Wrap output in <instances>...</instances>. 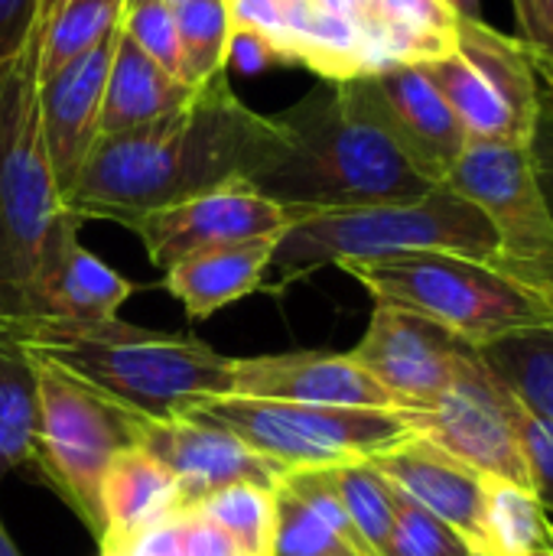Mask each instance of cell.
<instances>
[{
  "label": "cell",
  "mask_w": 553,
  "mask_h": 556,
  "mask_svg": "<svg viewBox=\"0 0 553 556\" xmlns=\"http://www.w3.org/2000/svg\"><path fill=\"white\" fill-rule=\"evenodd\" d=\"M284 147L274 114L248 108L228 72L209 78L192 98L124 134L98 137L65 208L78 222L130 225L134 218L212 192L225 182H251Z\"/></svg>",
  "instance_id": "6da1fadb"
},
{
  "label": "cell",
  "mask_w": 553,
  "mask_h": 556,
  "mask_svg": "<svg viewBox=\"0 0 553 556\" xmlns=\"http://www.w3.org/2000/svg\"><path fill=\"white\" fill-rule=\"evenodd\" d=\"M0 326L36 362L147 420L179 417L205 397L231 394L235 358L196 336L156 332L117 316L101 323L20 316Z\"/></svg>",
  "instance_id": "7a4b0ae2"
},
{
  "label": "cell",
  "mask_w": 553,
  "mask_h": 556,
  "mask_svg": "<svg viewBox=\"0 0 553 556\" xmlns=\"http://www.w3.org/2000/svg\"><path fill=\"white\" fill-rule=\"evenodd\" d=\"M284 147L251 186L297 218L420 199L427 182L398 147L362 117L336 81H319L274 114Z\"/></svg>",
  "instance_id": "3957f363"
},
{
  "label": "cell",
  "mask_w": 553,
  "mask_h": 556,
  "mask_svg": "<svg viewBox=\"0 0 553 556\" xmlns=\"http://www.w3.org/2000/svg\"><path fill=\"white\" fill-rule=\"evenodd\" d=\"M398 254H460L502 267L499 235L489 218L447 186L420 199L381 202L342 212L303 215L277 238L271 270L284 290L319 267L345 261H381Z\"/></svg>",
  "instance_id": "277c9868"
},
{
  "label": "cell",
  "mask_w": 553,
  "mask_h": 556,
  "mask_svg": "<svg viewBox=\"0 0 553 556\" xmlns=\"http://www.w3.org/2000/svg\"><path fill=\"white\" fill-rule=\"evenodd\" d=\"M78 228L39 137L33 42L0 81V319L36 316L42 267L55 244Z\"/></svg>",
  "instance_id": "5b68a950"
},
{
  "label": "cell",
  "mask_w": 553,
  "mask_h": 556,
  "mask_svg": "<svg viewBox=\"0 0 553 556\" xmlns=\"http://www.w3.org/2000/svg\"><path fill=\"white\" fill-rule=\"evenodd\" d=\"M339 267L359 280L375 303L411 309L473 349L553 323V296L499 264L460 254H398L345 261Z\"/></svg>",
  "instance_id": "8992f818"
},
{
  "label": "cell",
  "mask_w": 553,
  "mask_h": 556,
  "mask_svg": "<svg viewBox=\"0 0 553 556\" xmlns=\"http://www.w3.org/2000/svg\"><path fill=\"white\" fill-rule=\"evenodd\" d=\"M186 414L231 430L284 472L368 463L417 437L414 410L316 407L222 394L192 404Z\"/></svg>",
  "instance_id": "52a82bcc"
},
{
  "label": "cell",
  "mask_w": 553,
  "mask_h": 556,
  "mask_svg": "<svg viewBox=\"0 0 553 556\" xmlns=\"http://www.w3.org/2000/svg\"><path fill=\"white\" fill-rule=\"evenodd\" d=\"M36 371H39V427H36V446L29 463L98 541L101 538L98 492H101L104 469L121 450L137 443L140 417L42 362H36Z\"/></svg>",
  "instance_id": "ba28073f"
},
{
  "label": "cell",
  "mask_w": 553,
  "mask_h": 556,
  "mask_svg": "<svg viewBox=\"0 0 553 556\" xmlns=\"http://www.w3.org/2000/svg\"><path fill=\"white\" fill-rule=\"evenodd\" d=\"M469 140L531 143L541 117L538 65L521 39L486 20H460L456 49L420 62Z\"/></svg>",
  "instance_id": "9c48e42d"
},
{
  "label": "cell",
  "mask_w": 553,
  "mask_h": 556,
  "mask_svg": "<svg viewBox=\"0 0 553 556\" xmlns=\"http://www.w3.org/2000/svg\"><path fill=\"white\" fill-rule=\"evenodd\" d=\"M443 186L489 218L499 235L502 270L553 296V212L531 143L469 140Z\"/></svg>",
  "instance_id": "30bf717a"
},
{
  "label": "cell",
  "mask_w": 553,
  "mask_h": 556,
  "mask_svg": "<svg viewBox=\"0 0 553 556\" xmlns=\"http://www.w3.org/2000/svg\"><path fill=\"white\" fill-rule=\"evenodd\" d=\"M515 407L518 397L508 384L466 345L447 391L427 410H414V427L486 479L531 489Z\"/></svg>",
  "instance_id": "8fae6325"
},
{
  "label": "cell",
  "mask_w": 553,
  "mask_h": 556,
  "mask_svg": "<svg viewBox=\"0 0 553 556\" xmlns=\"http://www.w3.org/2000/svg\"><path fill=\"white\" fill-rule=\"evenodd\" d=\"M231 33L257 36L280 65H303L319 81H349L381 68L362 0H225Z\"/></svg>",
  "instance_id": "7c38bea8"
},
{
  "label": "cell",
  "mask_w": 553,
  "mask_h": 556,
  "mask_svg": "<svg viewBox=\"0 0 553 556\" xmlns=\"http://www.w3.org/2000/svg\"><path fill=\"white\" fill-rule=\"evenodd\" d=\"M336 85L427 182H447L469 137L420 65H388Z\"/></svg>",
  "instance_id": "4fadbf2b"
},
{
  "label": "cell",
  "mask_w": 553,
  "mask_h": 556,
  "mask_svg": "<svg viewBox=\"0 0 553 556\" xmlns=\"http://www.w3.org/2000/svg\"><path fill=\"white\" fill-rule=\"evenodd\" d=\"M293 225V215L261 195L251 182L235 179L212 192L183 199L176 205L147 212L127 225L150 257L153 267L166 270L176 261L235 241L280 238Z\"/></svg>",
  "instance_id": "5bb4252c"
},
{
  "label": "cell",
  "mask_w": 553,
  "mask_h": 556,
  "mask_svg": "<svg viewBox=\"0 0 553 556\" xmlns=\"http://www.w3.org/2000/svg\"><path fill=\"white\" fill-rule=\"evenodd\" d=\"M466 342L450 329L388 303H375L362 342L349 352L401 410H427L453 381Z\"/></svg>",
  "instance_id": "9a60e30c"
},
{
  "label": "cell",
  "mask_w": 553,
  "mask_h": 556,
  "mask_svg": "<svg viewBox=\"0 0 553 556\" xmlns=\"http://www.w3.org/2000/svg\"><path fill=\"white\" fill-rule=\"evenodd\" d=\"M137 446H143L173 472L179 485V511L228 485H261L277 492L287 476L277 463L254 453L231 430L192 414L163 420L140 417Z\"/></svg>",
  "instance_id": "2e32d148"
},
{
  "label": "cell",
  "mask_w": 553,
  "mask_h": 556,
  "mask_svg": "<svg viewBox=\"0 0 553 556\" xmlns=\"http://www.w3.org/2000/svg\"><path fill=\"white\" fill-rule=\"evenodd\" d=\"M114 42L117 33L98 42L91 52L68 62L65 68H59L55 75L36 81L39 137L62 202L72 192L101 134V101H104L108 68L114 59Z\"/></svg>",
  "instance_id": "e0dca14e"
},
{
  "label": "cell",
  "mask_w": 553,
  "mask_h": 556,
  "mask_svg": "<svg viewBox=\"0 0 553 556\" xmlns=\"http://www.w3.org/2000/svg\"><path fill=\"white\" fill-rule=\"evenodd\" d=\"M231 394L316 407L401 410L398 401L352 355L336 352H284L235 358Z\"/></svg>",
  "instance_id": "ac0fdd59"
},
{
  "label": "cell",
  "mask_w": 553,
  "mask_h": 556,
  "mask_svg": "<svg viewBox=\"0 0 553 556\" xmlns=\"http://www.w3.org/2000/svg\"><path fill=\"white\" fill-rule=\"evenodd\" d=\"M404 498L440 518L447 528H453L469 554L479 541L482 508H486V485L489 479L456 459L453 453L440 450L427 437H411L401 446L368 459Z\"/></svg>",
  "instance_id": "d6986e66"
},
{
  "label": "cell",
  "mask_w": 553,
  "mask_h": 556,
  "mask_svg": "<svg viewBox=\"0 0 553 556\" xmlns=\"http://www.w3.org/2000/svg\"><path fill=\"white\" fill-rule=\"evenodd\" d=\"M101 551H117L147 534L150 528L179 515V485L173 472L143 446L121 450L104 469L101 492Z\"/></svg>",
  "instance_id": "ffe728a7"
},
{
  "label": "cell",
  "mask_w": 553,
  "mask_h": 556,
  "mask_svg": "<svg viewBox=\"0 0 553 556\" xmlns=\"http://www.w3.org/2000/svg\"><path fill=\"white\" fill-rule=\"evenodd\" d=\"M277 238H254L196 251L173 267H166L163 283L169 296L179 300L192 323L209 319L212 313L264 290V277L271 274Z\"/></svg>",
  "instance_id": "44dd1931"
},
{
  "label": "cell",
  "mask_w": 553,
  "mask_h": 556,
  "mask_svg": "<svg viewBox=\"0 0 553 556\" xmlns=\"http://www.w3.org/2000/svg\"><path fill=\"white\" fill-rule=\"evenodd\" d=\"M134 293V283L95 257L78 231L65 235L49 254L39 287H36V316H55L72 323H101L114 319L117 309Z\"/></svg>",
  "instance_id": "7402d4cb"
},
{
  "label": "cell",
  "mask_w": 553,
  "mask_h": 556,
  "mask_svg": "<svg viewBox=\"0 0 553 556\" xmlns=\"http://www.w3.org/2000/svg\"><path fill=\"white\" fill-rule=\"evenodd\" d=\"M192 91L196 88H189L183 78L166 72L124 29H117L114 59L108 68V85H104V101H101V134L98 137L143 127V124L183 108L192 98Z\"/></svg>",
  "instance_id": "603a6c76"
},
{
  "label": "cell",
  "mask_w": 553,
  "mask_h": 556,
  "mask_svg": "<svg viewBox=\"0 0 553 556\" xmlns=\"http://www.w3.org/2000/svg\"><path fill=\"white\" fill-rule=\"evenodd\" d=\"M121 13L124 0H46L36 33V81L114 36Z\"/></svg>",
  "instance_id": "cb8c5ba5"
},
{
  "label": "cell",
  "mask_w": 553,
  "mask_h": 556,
  "mask_svg": "<svg viewBox=\"0 0 553 556\" xmlns=\"http://www.w3.org/2000/svg\"><path fill=\"white\" fill-rule=\"evenodd\" d=\"M39 427V371L0 326V482L33 459Z\"/></svg>",
  "instance_id": "d4e9b609"
},
{
  "label": "cell",
  "mask_w": 553,
  "mask_h": 556,
  "mask_svg": "<svg viewBox=\"0 0 553 556\" xmlns=\"http://www.w3.org/2000/svg\"><path fill=\"white\" fill-rule=\"evenodd\" d=\"M553 551V525L531 489L489 479L476 556H531Z\"/></svg>",
  "instance_id": "484cf974"
},
{
  "label": "cell",
  "mask_w": 553,
  "mask_h": 556,
  "mask_svg": "<svg viewBox=\"0 0 553 556\" xmlns=\"http://www.w3.org/2000/svg\"><path fill=\"white\" fill-rule=\"evenodd\" d=\"M476 352L528 410L553 424V323L512 332Z\"/></svg>",
  "instance_id": "4316f807"
},
{
  "label": "cell",
  "mask_w": 553,
  "mask_h": 556,
  "mask_svg": "<svg viewBox=\"0 0 553 556\" xmlns=\"http://www.w3.org/2000/svg\"><path fill=\"white\" fill-rule=\"evenodd\" d=\"M209 525H215L238 556H274L277 547V492L261 485H228L192 508Z\"/></svg>",
  "instance_id": "83f0119b"
},
{
  "label": "cell",
  "mask_w": 553,
  "mask_h": 556,
  "mask_svg": "<svg viewBox=\"0 0 553 556\" xmlns=\"http://www.w3.org/2000/svg\"><path fill=\"white\" fill-rule=\"evenodd\" d=\"M336 498L342 502L359 541L372 556H388L394 531V485L372 463H349L323 469Z\"/></svg>",
  "instance_id": "f1b7e54d"
},
{
  "label": "cell",
  "mask_w": 553,
  "mask_h": 556,
  "mask_svg": "<svg viewBox=\"0 0 553 556\" xmlns=\"http://www.w3.org/2000/svg\"><path fill=\"white\" fill-rule=\"evenodd\" d=\"M173 16H176L186 85L202 88L209 78L225 72L228 42H231L228 3L225 0H176Z\"/></svg>",
  "instance_id": "f546056e"
},
{
  "label": "cell",
  "mask_w": 553,
  "mask_h": 556,
  "mask_svg": "<svg viewBox=\"0 0 553 556\" xmlns=\"http://www.w3.org/2000/svg\"><path fill=\"white\" fill-rule=\"evenodd\" d=\"M274 556H365L332 525H326L297 495L277 489V547Z\"/></svg>",
  "instance_id": "4dcf8cb0"
},
{
  "label": "cell",
  "mask_w": 553,
  "mask_h": 556,
  "mask_svg": "<svg viewBox=\"0 0 553 556\" xmlns=\"http://www.w3.org/2000/svg\"><path fill=\"white\" fill-rule=\"evenodd\" d=\"M121 29L166 72L186 81L183 75V52L176 36V16L169 0H124ZM192 88V85H189Z\"/></svg>",
  "instance_id": "1f68e13d"
},
{
  "label": "cell",
  "mask_w": 553,
  "mask_h": 556,
  "mask_svg": "<svg viewBox=\"0 0 553 556\" xmlns=\"http://www.w3.org/2000/svg\"><path fill=\"white\" fill-rule=\"evenodd\" d=\"M388 556H469V547L453 528L398 492Z\"/></svg>",
  "instance_id": "d6a6232c"
},
{
  "label": "cell",
  "mask_w": 553,
  "mask_h": 556,
  "mask_svg": "<svg viewBox=\"0 0 553 556\" xmlns=\"http://www.w3.org/2000/svg\"><path fill=\"white\" fill-rule=\"evenodd\" d=\"M518 420V437H521V453L528 466V482L544 511H553V424L528 410L521 401L515 407Z\"/></svg>",
  "instance_id": "836d02e7"
},
{
  "label": "cell",
  "mask_w": 553,
  "mask_h": 556,
  "mask_svg": "<svg viewBox=\"0 0 553 556\" xmlns=\"http://www.w3.org/2000/svg\"><path fill=\"white\" fill-rule=\"evenodd\" d=\"M42 0H0V81L36 42Z\"/></svg>",
  "instance_id": "e575fe53"
},
{
  "label": "cell",
  "mask_w": 553,
  "mask_h": 556,
  "mask_svg": "<svg viewBox=\"0 0 553 556\" xmlns=\"http://www.w3.org/2000/svg\"><path fill=\"white\" fill-rule=\"evenodd\" d=\"M521 42L538 65L553 68V0H512Z\"/></svg>",
  "instance_id": "d590c367"
},
{
  "label": "cell",
  "mask_w": 553,
  "mask_h": 556,
  "mask_svg": "<svg viewBox=\"0 0 553 556\" xmlns=\"http://www.w3.org/2000/svg\"><path fill=\"white\" fill-rule=\"evenodd\" d=\"M176 531H179L183 556H238L231 541L196 511H179Z\"/></svg>",
  "instance_id": "8d00e7d4"
},
{
  "label": "cell",
  "mask_w": 553,
  "mask_h": 556,
  "mask_svg": "<svg viewBox=\"0 0 553 556\" xmlns=\"http://www.w3.org/2000/svg\"><path fill=\"white\" fill-rule=\"evenodd\" d=\"M453 16L460 20H486L482 16V0H440Z\"/></svg>",
  "instance_id": "74e56055"
},
{
  "label": "cell",
  "mask_w": 553,
  "mask_h": 556,
  "mask_svg": "<svg viewBox=\"0 0 553 556\" xmlns=\"http://www.w3.org/2000/svg\"><path fill=\"white\" fill-rule=\"evenodd\" d=\"M0 556H23L20 551H16V544H13L10 531L3 528V518H0Z\"/></svg>",
  "instance_id": "f35d334b"
},
{
  "label": "cell",
  "mask_w": 553,
  "mask_h": 556,
  "mask_svg": "<svg viewBox=\"0 0 553 556\" xmlns=\"http://www.w3.org/2000/svg\"><path fill=\"white\" fill-rule=\"evenodd\" d=\"M101 556H130L127 551H101Z\"/></svg>",
  "instance_id": "ab89813d"
},
{
  "label": "cell",
  "mask_w": 553,
  "mask_h": 556,
  "mask_svg": "<svg viewBox=\"0 0 553 556\" xmlns=\"http://www.w3.org/2000/svg\"><path fill=\"white\" fill-rule=\"evenodd\" d=\"M531 556H553V551H538V554H531Z\"/></svg>",
  "instance_id": "60d3db41"
},
{
  "label": "cell",
  "mask_w": 553,
  "mask_h": 556,
  "mask_svg": "<svg viewBox=\"0 0 553 556\" xmlns=\"http://www.w3.org/2000/svg\"><path fill=\"white\" fill-rule=\"evenodd\" d=\"M169 3H176V0H169Z\"/></svg>",
  "instance_id": "b9f144b4"
},
{
  "label": "cell",
  "mask_w": 553,
  "mask_h": 556,
  "mask_svg": "<svg viewBox=\"0 0 553 556\" xmlns=\"http://www.w3.org/2000/svg\"><path fill=\"white\" fill-rule=\"evenodd\" d=\"M469 556H476V554H469Z\"/></svg>",
  "instance_id": "7bdbcfd3"
},
{
  "label": "cell",
  "mask_w": 553,
  "mask_h": 556,
  "mask_svg": "<svg viewBox=\"0 0 553 556\" xmlns=\"http://www.w3.org/2000/svg\"><path fill=\"white\" fill-rule=\"evenodd\" d=\"M42 3H46V0H42Z\"/></svg>",
  "instance_id": "ee69618b"
}]
</instances>
